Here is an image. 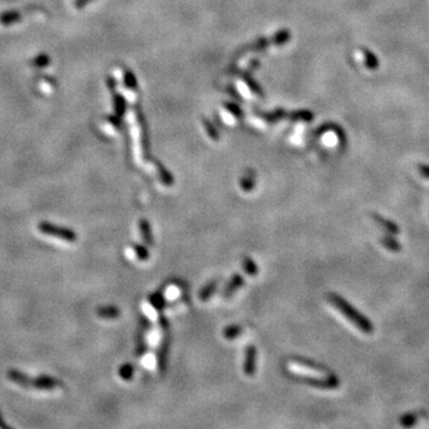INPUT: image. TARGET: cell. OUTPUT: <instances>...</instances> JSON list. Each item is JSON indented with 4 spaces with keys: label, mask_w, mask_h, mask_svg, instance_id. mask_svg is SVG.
I'll list each match as a JSON object with an SVG mask.
<instances>
[{
    "label": "cell",
    "mask_w": 429,
    "mask_h": 429,
    "mask_svg": "<svg viewBox=\"0 0 429 429\" xmlns=\"http://www.w3.org/2000/svg\"><path fill=\"white\" fill-rule=\"evenodd\" d=\"M328 301L331 302L332 305H334L353 326H355L360 332L365 333V334H371V333L373 332L374 328L373 325L371 323V321L368 320L367 317H365L361 313H359L353 305H350L346 299L343 298L341 296H339L338 293H329Z\"/></svg>",
    "instance_id": "6da1fadb"
},
{
    "label": "cell",
    "mask_w": 429,
    "mask_h": 429,
    "mask_svg": "<svg viewBox=\"0 0 429 429\" xmlns=\"http://www.w3.org/2000/svg\"><path fill=\"white\" fill-rule=\"evenodd\" d=\"M7 377L12 382L23 386V388H31L36 390H54L61 386V380L50 376H40L32 378L28 377L26 374L19 371L8 370Z\"/></svg>",
    "instance_id": "7a4b0ae2"
},
{
    "label": "cell",
    "mask_w": 429,
    "mask_h": 429,
    "mask_svg": "<svg viewBox=\"0 0 429 429\" xmlns=\"http://www.w3.org/2000/svg\"><path fill=\"white\" fill-rule=\"evenodd\" d=\"M38 230L44 235L52 236V238H56L62 240V241L70 242V244H73L78 240V235L74 230L70 229V228L56 226V224L49 223V222H41L38 224Z\"/></svg>",
    "instance_id": "3957f363"
},
{
    "label": "cell",
    "mask_w": 429,
    "mask_h": 429,
    "mask_svg": "<svg viewBox=\"0 0 429 429\" xmlns=\"http://www.w3.org/2000/svg\"><path fill=\"white\" fill-rule=\"evenodd\" d=\"M296 379L302 380L303 383H307L309 385L321 389H335L339 386V379L334 374H328L326 377H316L310 374H295Z\"/></svg>",
    "instance_id": "277c9868"
},
{
    "label": "cell",
    "mask_w": 429,
    "mask_h": 429,
    "mask_svg": "<svg viewBox=\"0 0 429 429\" xmlns=\"http://www.w3.org/2000/svg\"><path fill=\"white\" fill-rule=\"evenodd\" d=\"M257 348L253 344L246 348L245 352V362H244V372L246 376H254L257 370Z\"/></svg>",
    "instance_id": "5b68a950"
},
{
    "label": "cell",
    "mask_w": 429,
    "mask_h": 429,
    "mask_svg": "<svg viewBox=\"0 0 429 429\" xmlns=\"http://www.w3.org/2000/svg\"><path fill=\"white\" fill-rule=\"evenodd\" d=\"M244 284H245V279L241 274H234L232 279H230V281L226 286V289H224V292H223L224 298H229V297H232L233 293H235L236 291L244 286Z\"/></svg>",
    "instance_id": "8992f818"
},
{
    "label": "cell",
    "mask_w": 429,
    "mask_h": 429,
    "mask_svg": "<svg viewBox=\"0 0 429 429\" xmlns=\"http://www.w3.org/2000/svg\"><path fill=\"white\" fill-rule=\"evenodd\" d=\"M372 218H373V221L376 222L378 226L383 227L384 230H386V232L392 234V235H397V234H400V228L396 223H394L392 221L386 220L385 217H383V216L378 215V214H372Z\"/></svg>",
    "instance_id": "52a82bcc"
},
{
    "label": "cell",
    "mask_w": 429,
    "mask_h": 429,
    "mask_svg": "<svg viewBox=\"0 0 429 429\" xmlns=\"http://www.w3.org/2000/svg\"><path fill=\"white\" fill-rule=\"evenodd\" d=\"M97 316L103 320H115L121 316V310L113 305H107V307H100L97 309Z\"/></svg>",
    "instance_id": "ba28073f"
},
{
    "label": "cell",
    "mask_w": 429,
    "mask_h": 429,
    "mask_svg": "<svg viewBox=\"0 0 429 429\" xmlns=\"http://www.w3.org/2000/svg\"><path fill=\"white\" fill-rule=\"evenodd\" d=\"M139 227H140L141 236H142L145 244L148 246L154 244V239H153V234H152L151 224H149V222L147 221L146 218H142V220H140Z\"/></svg>",
    "instance_id": "9c48e42d"
},
{
    "label": "cell",
    "mask_w": 429,
    "mask_h": 429,
    "mask_svg": "<svg viewBox=\"0 0 429 429\" xmlns=\"http://www.w3.org/2000/svg\"><path fill=\"white\" fill-rule=\"evenodd\" d=\"M216 289H217V280L209 281V283L206 284L205 286H204L203 289L199 291V293H198V297H199L200 301L206 302L208 299L211 298V296L215 293Z\"/></svg>",
    "instance_id": "30bf717a"
},
{
    "label": "cell",
    "mask_w": 429,
    "mask_h": 429,
    "mask_svg": "<svg viewBox=\"0 0 429 429\" xmlns=\"http://www.w3.org/2000/svg\"><path fill=\"white\" fill-rule=\"evenodd\" d=\"M382 244L384 245V247L386 248V250L390 252H394V253H398V252L401 251V245L398 244V241L396 239H394V236H392V234H390V235H385L382 239Z\"/></svg>",
    "instance_id": "8fae6325"
},
{
    "label": "cell",
    "mask_w": 429,
    "mask_h": 429,
    "mask_svg": "<svg viewBox=\"0 0 429 429\" xmlns=\"http://www.w3.org/2000/svg\"><path fill=\"white\" fill-rule=\"evenodd\" d=\"M242 267H244V271L247 273V274L252 275V277L259 273V268H257V263L254 262V260H252L251 257H246L244 261H242Z\"/></svg>",
    "instance_id": "7c38bea8"
},
{
    "label": "cell",
    "mask_w": 429,
    "mask_h": 429,
    "mask_svg": "<svg viewBox=\"0 0 429 429\" xmlns=\"http://www.w3.org/2000/svg\"><path fill=\"white\" fill-rule=\"evenodd\" d=\"M241 332H242L241 327L234 325V326L227 327V328L224 329L223 335H224V338L227 339V340H234V339H235V338L240 337Z\"/></svg>",
    "instance_id": "4fadbf2b"
},
{
    "label": "cell",
    "mask_w": 429,
    "mask_h": 429,
    "mask_svg": "<svg viewBox=\"0 0 429 429\" xmlns=\"http://www.w3.org/2000/svg\"><path fill=\"white\" fill-rule=\"evenodd\" d=\"M133 248H134L135 254H136L137 259L140 261H147L149 259V252L146 248V246L135 244Z\"/></svg>",
    "instance_id": "5bb4252c"
},
{
    "label": "cell",
    "mask_w": 429,
    "mask_h": 429,
    "mask_svg": "<svg viewBox=\"0 0 429 429\" xmlns=\"http://www.w3.org/2000/svg\"><path fill=\"white\" fill-rule=\"evenodd\" d=\"M254 180H256V178H254V173H251V172L247 173L244 178L241 179V187L244 188L246 192H250L252 188H253L254 184H256Z\"/></svg>",
    "instance_id": "9a60e30c"
},
{
    "label": "cell",
    "mask_w": 429,
    "mask_h": 429,
    "mask_svg": "<svg viewBox=\"0 0 429 429\" xmlns=\"http://www.w3.org/2000/svg\"><path fill=\"white\" fill-rule=\"evenodd\" d=\"M119 377L124 380H130L134 376V367L131 364H124L119 368Z\"/></svg>",
    "instance_id": "2e32d148"
},
{
    "label": "cell",
    "mask_w": 429,
    "mask_h": 429,
    "mask_svg": "<svg viewBox=\"0 0 429 429\" xmlns=\"http://www.w3.org/2000/svg\"><path fill=\"white\" fill-rule=\"evenodd\" d=\"M167 348H169L167 343H164L163 347H161L160 349V353H159L158 361H159V370L160 371L165 370V365H166V358H167Z\"/></svg>",
    "instance_id": "e0dca14e"
},
{
    "label": "cell",
    "mask_w": 429,
    "mask_h": 429,
    "mask_svg": "<svg viewBox=\"0 0 429 429\" xmlns=\"http://www.w3.org/2000/svg\"><path fill=\"white\" fill-rule=\"evenodd\" d=\"M416 422V416L414 415V414H407L406 416H403V418L401 419V424L403 427H409V426H413Z\"/></svg>",
    "instance_id": "ac0fdd59"
},
{
    "label": "cell",
    "mask_w": 429,
    "mask_h": 429,
    "mask_svg": "<svg viewBox=\"0 0 429 429\" xmlns=\"http://www.w3.org/2000/svg\"><path fill=\"white\" fill-rule=\"evenodd\" d=\"M151 302H152V304L154 305V307H160V308H163L164 307V299H163V297L161 296H159V295H154L153 297H151Z\"/></svg>",
    "instance_id": "d6986e66"
},
{
    "label": "cell",
    "mask_w": 429,
    "mask_h": 429,
    "mask_svg": "<svg viewBox=\"0 0 429 429\" xmlns=\"http://www.w3.org/2000/svg\"><path fill=\"white\" fill-rule=\"evenodd\" d=\"M419 170H420V172H421L422 175L429 179V166H425V165H421V166L419 167Z\"/></svg>",
    "instance_id": "ffe728a7"
},
{
    "label": "cell",
    "mask_w": 429,
    "mask_h": 429,
    "mask_svg": "<svg viewBox=\"0 0 429 429\" xmlns=\"http://www.w3.org/2000/svg\"><path fill=\"white\" fill-rule=\"evenodd\" d=\"M87 1H88V0H78V4L77 5L79 6V7H82V6L85 5Z\"/></svg>",
    "instance_id": "44dd1931"
}]
</instances>
